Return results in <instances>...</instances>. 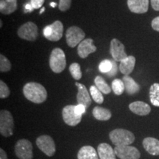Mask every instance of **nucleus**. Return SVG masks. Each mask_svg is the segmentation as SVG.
<instances>
[{
	"label": "nucleus",
	"mask_w": 159,
	"mask_h": 159,
	"mask_svg": "<svg viewBox=\"0 0 159 159\" xmlns=\"http://www.w3.org/2000/svg\"><path fill=\"white\" fill-rule=\"evenodd\" d=\"M94 83L95 86H96L101 92L103 93V94H108L111 93V89L110 88V86L108 85V83L105 82V80L103 79L102 77L97 76L95 77Z\"/></svg>",
	"instance_id": "393cba45"
},
{
	"label": "nucleus",
	"mask_w": 159,
	"mask_h": 159,
	"mask_svg": "<svg viewBox=\"0 0 159 159\" xmlns=\"http://www.w3.org/2000/svg\"><path fill=\"white\" fill-rule=\"evenodd\" d=\"M75 85L78 89V92L77 94V101L78 104L83 105L86 108H88L91 104V99L87 89L82 83H75Z\"/></svg>",
	"instance_id": "4468645a"
},
{
	"label": "nucleus",
	"mask_w": 159,
	"mask_h": 159,
	"mask_svg": "<svg viewBox=\"0 0 159 159\" xmlns=\"http://www.w3.org/2000/svg\"><path fill=\"white\" fill-rule=\"evenodd\" d=\"M14 121L11 113L2 110L0 112V134L5 137H10L13 134Z\"/></svg>",
	"instance_id": "20e7f679"
},
{
	"label": "nucleus",
	"mask_w": 159,
	"mask_h": 159,
	"mask_svg": "<svg viewBox=\"0 0 159 159\" xmlns=\"http://www.w3.org/2000/svg\"><path fill=\"white\" fill-rule=\"evenodd\" d=\"M45 0H30V3L34 9H39L42 7Z\"/></svg>",
	"instance_id": "72a5a7b5"
},
{
	"label": "nucleus",
	"mask_w": 159,
	"mask_h": 159,
	"mask_svg": "<svg viewBox=\"0 0 159 159\" xmlns=\"http://www.w3.org/2000/svg\"><path fill=\"white\" fill-rule=\"evenodd\" d=\"M0 159H7V156L3 149H0Z\"/></svg>",
	"instance_id": "58836bf2"
},
{
	"label": "nucleus",
	"mask_w": 159,
	"mask_h": 159,
	"mask_svg": "<svg viewBox=\"0 0 159 159\" xmlns=\"http://www.w3.org/2000/svg\"><path fill=\"white\" fill-rule=\"evenodd\" d=\"M151 5L155 11H159V0H150Z\"/></svg>",
	"instance_id": "e433bc0d"
},
{
	"label": "nucleus",
	"mask_w": 159,
	"mask_h": 159,
	"mask_svg": "<svg viewBox=\"0 0 159 159\" xmlns=\"http://www.w3.org/2000/svg\"><path fill=\"white\" fill-rule=\"evenodd\" d=\"M152 29L157 32H159V16L155 18L151 23Z\"/></svg>",
	"instance_id": "c9c22d12"
},
{
	"label": "nucleus",
	"mask_w": 159,
	"mask_h": 159,
	"mask_svg": "<svg viewBox=\"0 0 159 159\" xmlns=\"http://www.w3.org/2000/svg\"><path fill=\"white\" fill-rule=\"evenodd\" d=\"M114 152L116 156L120 159H139L141 156L138 149L130 145L116 146Z\"/></svg>",
	"instance_id": "9d476101"
},
{
	"label": "nucleus",
	"mask_w": 159,
	"mask_h": 159,
	"mask_svg": "<svg viewBox=\"0 0 159 159\" xmlns=\"http://www.w3.org/2000/svg\"><path fill=\"white\" fill-rule=\"evenodd\" d=\"M49 66L55 73H61L66 66V60L64 52L60 48H55L52 51L49 57Z\"/></svg>",
	"instance_id": "7ed1b4c3"
},
{
	"label": "nucleus",
	"mask_w": 159,
	"mask_h": 159,
	"mask_svg": "<svg viewBox=\"0 0 159 159\" xmlns=\"http://www.w3.org/2000/svg\"><path fill=\"white\" fill-rule=\"evenodd\" d=\"M33 10H34V8H33L30 2L26 4L25 6V13H30V12L33 11Z\"/></svg>",
	"instance_id": "4c0bfd02"
},
{
	"label": "nucleus",
	"mask_w": 159,
	"mask_h": 159,
	"mask_svg": "<svg viewBox=\"0 0 159 159\" xmlns=\"http://www.w3.org/2000/svg\"><path fill=\"white\" fill-rule=\"evenodd\" d=\"M75 105H66L62 111L63 119L64 122L69 126H76L81 122L82 116H78L75 112Z\"/></svg>",
	"instance_id": "f8f14e48"
},
{
	"label": "nucleus",
	"mask_w": 159,
	"mask_h": 159,
	"mask_svg": "<svg viewBox=\"0 0 159 159\" xmlns=\"http://www.w3.org/2000/svg\"><path fill=\"white\" fill-rule=\"evenodd\" d=\"M113 64L112 61L111 60H104V61H101V63L99 65V70L102 73L107 74L112 69Z\"/></svg>",
	"instance_id": "c756f323"
},
{
	"label": "nucleus",
	"mask_w": 159,
	"mask_h": 159,
	"mask_svg": "<svg viewBox=\"0 0 159 159\" xmlns=\"http://www.w3.org/2000/svg\"><path fill=\"white\" fill-rule=\"evenodd\" d=\"M85 34L83 30L76 26L69 27L66 33L67 44L69 47H72V48L82 42L85 39Z\"/></svg>",
	"instance_id": "0eeeda50"
},
{
	"label": "nucleus",
	"mask_w": 159,
	"mask_h": 159,
	"mask_svg": "<svg viewBox=\"0 0 159 159\" xmlns=\"http://www.w3.org/2000/svg\"><path fill=\"white\" fill-rule=\"evenodd\" d=\"M43 11H45V7H42V8H41V11H40V14H41Z\"/></svg>",
	"instance_id": "a19ab883"
},
{
	"label": "nucleus",
	"mask_w": 159,
	"mask_h": 159,
	"mask_svg": "<svg viewBox=\"0 0 159 159\" xmlns=\"http://www.w3.org/2000/svg\"><path fill=\"white\" fill-rule=\"evenodd\" d=\"M97 51V47L94 45L91 39H84L77 47V54L81 58H86L89 55Z\"/></svg>",
	"instance_id": "ddd939ff"
},
{
	"label": "nucleus",
	"mask_w": 159,
	"mask_h": 159,
	"mask_svg": "<svg viewBox=\"0 0 159 159\" xmlns=\"http://www.w3.org/2000/svg\"><path fill=\"white\" fill-rule=\"evenodd\" d=\"M122 80L125 83V90L128 94H135L140 90V85L129 75H125L123 77Z\"/></svg>",
	"instance_id": "aec40b11"
},
{
	"label": "nucleus",
	"mask_w": 159,
	"mask_h": 159,
	"mask_svg": "<svg viewBox=\"0 0 159 159\" xmlns=\"http://www.w3.org/2000/svg\"><path fill=\"white\" fill-rule=\"evenodd\" d=\"M63 25L61 21H55L50 25H47L43 30L46 39L51 41H57L63 36Z\"/></svg>",
	"instance_id": "39448f33"
},
{
	"label": "nucleus",
	"mask_w": 159,
	"mask_h": 159,
	"mask_svg": "<svg viewBox=\"0 0 159 159\" xmlns=\"http://www.w3.org/2000/svg\"><path fill=\"white\" fill-rule=\"evenodd\" d=\"M15 154L19 159H33V144L27 139H20L15 145Z\"/></svg>",
	"instance_id": "423d86ee"
},
{
	"label": "nucleus",
	"mask_w": 159,
	"mask_h": 159,
	"mask_svg": "<svg viewBox=\"0 0 159 159\" xmlns=\"http://www.w3.org/2000/svg\"><path fill=\"white\" fill-rule=\"evenodd\" d=\"M128 6L133 13H145L149 8V0H128Z\"/></svg>",
	"instance_id": "2eb2a0df"
},
{
	"label": "nucleus",
	"mask_w": 159,
	"mask_h": 159,
	"mask_svg": "<svg viewBox=\"0 0 159 159\" xmlns=\"http://www.w3.org/2000/svg\"><path fill=\"white\" fill-rule=\"evenodd\" d=\"M11 69V63L10 61L3 55H0V71L6 72Z\"/></svg>",
	"instance_id": "c85d7f7f"
},
{
	"label": "nucleus",
	"mask_w": 159,
	"mask_h": 159,
	"mask_svg": "<svg viewBox=\"0 0 159 159\" xmlns=\"http://www.w3.org/2000/svg\"><path fill=\"white\" fill-rule=\"evenodd\" d=\"M85 111H86V108L83 105L78 104L75 106V112L78 116H83V114L85 113Z\"/></svg>",
	"instance_id": "473e14b6"
},
{
	"label": "nucleus",
	"mask_w": 159,
	"mask_h": 159,
	"mask_svg": "<svg viewBox=\"0 0 159 159\" xmlns=\"http://www.w3.org/2000/svg\"><path fill=\"white\" fill-rule=\"evenodd\" d=\"M69 71L71 76L76 80H79L82 77V72H81L80 66L77 63H73L69 66Z\"/></svg>",
	"instance_id": "cd10ccee"
},
{
	"label": "nucleus",
	"mask_w": 159,
	"mask_h": 159,
	"mask_svg": "<svg viewBox=\"0 0 159 159\" xmlns=\"http://www.w3.org/2000/svg\"><path fill=\"white\" fill-rule=\"evenodd\" d=\"M135 64H136V58L135 57L130 55L121 61L120 65H119V70L122 74L129 75L134 71Z\"/></svg>",
	"instance_id": "6ab92c4d"
},
{
	"label": "nucleus",
	"mask_w": 159,
	"mask_h": 159,
	"mask_svg": "<svg viewBox=\"0 0 159 159\" xmlns=\"http://www.w3.org/2000/svg\"><path fill=\"white\" fill-rule=\"evenodd\" d=\"M109 138L115 146H127L134 142L135 136L125 129H115L109 134Z\"/></svg>",
	"instance_id": "f03ea898"
},
{
	"label": "nucleus",
	"mask_w": 159,
	"mask_h": 159,
	"mask_svg": "<svg viewBox=\"0 0 159 159\" xmlns=\"http://www.w3.org/2000/svg\"><path fill=\"white\" fill-rule=\"evenodd\" d=\"M71 5V0H59L58 7L61 11H66L70 8Z\"/></svg>",
	"instance_id": "2f4dec72"
},
{
	"label": "nucleus",
	"mask_w": 159,
	"mask_h": 159,
	"mask_svg": "<svg viewBox=\"0 0 159 159\" xmlns=\"http://www.w3.org/2000/svg\"><path fill=\"white\" fill-rule=\"evenodd\" d=\"M50 6L52 7H55L57 6V4L55 2H51L50 3Z\"/></svg>",
	"instance_id": "ea45409f"
},
{
	"label": "nucleus",
	"mask_w": 159,
	"mask_h": 159,
	"mask_svg": "<svg viewBox=\"0 0 159 159\" xmlns=\"http://www.w3.org/2000/svg\"><path fill=\"white\" fill-rule=\"evenodd\" d=\"M150 99L154 106L159 107V83H154L150 86Z\"/></svg>",
	"instance_id": "b1692460"
},
{
	"label": "nucleus",
	"mask_w": 159,
	"mask_h": 159,
	"mask_svg": "<svg viewBox=\"0 0 159 159\" xmlns=\"http://www.w3.org/2000/svg\"><path fill=\"white\" fill-rule=\"evenodd\" d=\"M23 93L27 99L36 104L45 102L47 98L46 89L38 83L30 82L25 84L23 88Z\"/></svg>",
	"instance_id": "f257e3e1"
},
{
	"label": "nucleus",
	"mask_w": 159,
	"mask_h": 159,
	"mask_svg": "<svg viewBox=\"0 0 159 159\" xmlns=\"http://www.w3.org/2000/svg\"><path fill=\"white\" fill-rule=\"evenodd\" d=\"M92 114L94 118L99 121H108L111 118V111L102 107H95L93 109Z\"/></svg>",
	"instance_id": "5701e85b"
},
{
	"label": "nucleus",
	"mask_w": 159,
	"mask_h": 159,
	"mask_svg": "<svg viewBox=\"0 0 159 159\" xmlns=\"http://www.w3.org/2000/svg\"><path fill=\"white\" fill-rule=\"evenodd\" d=\"M111 87H112L114 94L116 95L122 94L125 90V83L123 80H121L120 79H115L114 80H113Z\"/></svg>",
	"instance_id": "a878e982"
},
{
	"label": "nucleus",
	"mask_w": 159,
	"mask_h": 159,
	"mask_svg": "<svg viewBox=\"0 0 159 159\" xmlns=\"http://www.w3.org/2000/svg\"><path fill=\"white\" fill-rule=\"evenodd\" d=\"M112 61V64H113V66H112V69H111V70L109 71L108 73H107V76L108 77H113L114 76V75H116L117 73V64L116 63V61Z\"/></svg>",
	"instance_id": "f704fd0d"
},
{
	"label": "nucleus",
	"mask_w": 159,
	"mask_h": 159,
	"mask_svg": "<svg viewBox=\"0 0 159 159\" xmlns=\"http://www.w3.org/2000/svg\"><path fill=\"white\" fill-rule=\"evenodd\" d=\"M98 152L91 146H83L77 153L78 159H98Z\"/></svg>",
	"instance_id": "4be33fe9"
},
{
	"label": "nucleus",
	"mask_w": 159,
	"mask_h": 159,
	"mask_svg": "<svg viewBox=\"0 0 159 159\" xmlns=\"http://www.w3.org/2000/svg\"><path fill=\"white\" fill-rule=\"evenodd\" d=\"M17 9V0H1L0 1V12L2 14L9 15Z\"/></svg>",
	"instance_id": "412c9836"
},
{
	"label": "nucleus",
	"mask_w": 159,
	"mask_h": 159,
	"mask_svg": "<svg viewBox=\"0 0 159 159\" xmlns=\"http://www.w3.org/2000/svg\"><path fill=\"white\" fill-rule=\"evenodd\" d=\"M110 52L116 62H121L128 56L125 51V46L118 39H114L111 41Z\"/></svg>",
	"instance_id": "9b49d317"
},
{
	"label": "nucleus",
	"mask_w": 159,
	"mask_h": 159,
	"mask_svg": "<svg viewBox=\"0 0 159 159\" xmlns=\"http://www.w3.org/2000/svg\"><path fill=\"white\" fill-rule=\"evenodd\" d=\"M97 152L100 159H116L114 150L106 143L99 144Z\"/></svg>",
	"instance_id": "a211bd4d"
},
{
	"label": "nucleus",
	"mask_w": 159,
	"mask_h": 159,
	"mask_svg": "<svg viewBox=\"0 0 159 159\" xmlns=\"http://www.w3.org/2000/svg\"><path fill=\"white\" fill-rule=\"evenodd\" d=\"M129 108L133 113L139 116H146L151 111V108L148 103L142 101H136L129 105Z\"/></svg>",
	"instance_id": "dca6fc26"
},
{
	"label": "nucleus",
	"mask_w": 159,
	"mask_h": 159,
	"mask_svg": "<svg viewBox=\"0 0 159 159\" xmlns=\"http://www.w3.org/2000/svg\"><path fill=\"white\" fill-rule=\"evenodd\" d=\"M18 35L21 39L30 41H34L37 39L39 32L38 27L35 23L29 21L24 24L18 30Z\"/></svg>",
	"instance_id": "6e6552de"
},
{
	"label": "nucleus",
	"mask_w": 159,
	"mask_h": 159,
	"mask_svg": "<svg viewBox=\"0 0 159 159\" xmlns=\"http://www.w3.org/2000/svg\"><path fill=\"white\" fill-rule=\"evenodd\" d=\"M36 145L40 150L47 156H54L56 148L53 139L47 135H43L38 137L36 139Z\"/></svg>",
	"instance_id": "1a4fd4ad"
},
{
	"label": "nucleus",
	"mask_w": 159,
	"mask_h": 159,
	"mask_svg": "<svg viewBox=\"0 0 159 159\" xmlns=\"http://www.w3.org/2000/svg\"><path fill=\"white\" fill-rule=\"evenodd\" d=\"M10 94V89L5 83H4L2 80L0 81V98L5 99L9 97Z\"/></svg>",
	"instance_id": "7c9ffc66"
},
{
	"label": "nucleus",
	"mask_w": 159,
	"mask_h": 159,
	"mask_svg": "<svg viewBox=\"0 0 159 159\" xmlns=\"http://www.w3.org/2000/svg\"><path fill=\"white\" fill-rule=\"evenodd\" d=\"M143 147L149 154L159 156V140L152 137H148L143 140Z\"/></svg>",
	"instance_id": "f3484780"
},
{
	"label": "nucleus",
	"mask_w": 159,
	"mask_h": 159,
	"mask_svg": "<svg viewBox=\"0 0 159 159\" xmlns=\"http://www.w3.org/2000/svg\"><path fill=\"white\" fill-rule=\"evenodd\" d=\"M90 93L91 97L94 102H96L98 104H102L104 102V97L100 91L94 85H91L90 87Z\"/></svg>",
	"instance_id": "bb28decb"
}]
</instances>
